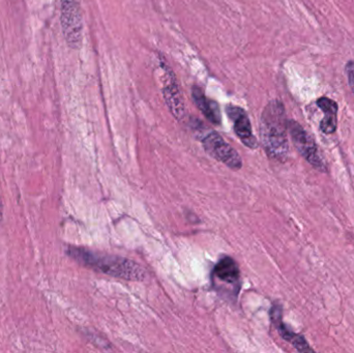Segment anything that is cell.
Segmentation results:
<instances>
[{
  "label": "cell",
  "mask_w": 354,
  "mask_h": 353,
  "mask_svg": "<svg viewBox=\"0 0 354 353\" xmlns=\"http://www.w3.org/2000/svg\"><path fill=\"white\" fill-rule=\"evenodd\" d=\"M214 286L225 294L236 296L241 288V271L231 257L224 256L218 260L212 271Z\"/></svg>",
  "instance_id": "6"
},
{
  "label": "cell",
  "mask_w": 354,
  "mask_h": 353,
  "mask_svg": "<svg viewBox=\"0 0 354 353\" xmlns=\"http://www.w3.org/2000/svg\"><path fill=\"white\" fill-rule=\"evenodd\" d=\"M62 1V32L68 47L79 49L82 44L83 21L80 0H60Z\"/></svg>",
  "instance_id": "4"
},
{
  "label": "cell",
  "mask_w": 354,
  "mask_h": 353,
  "mask_svg": "<svg viewBox=\"0 0 354 353\" xmlns=\"http://www.w3.org/2000/svg\"><path fill=\"white\" fill-rule=\"evenodd\" d=\"M270 319L276 327L277 331L285 341L289 342L297 352H314L313 348L310 347L309 343L306 341L303 336L295 334V332L288 330V327L283 323L282 307L279 304H274L270 310Z\"/></svg>",
  "instance_id": "9"
},
{
  "label": "cell",
  "mask_w": 354,
  "mask_h": 353,
  "mask_svg": "<svg viewBox=\"0 0 354 353\" xmlns=\"http://www.w3.org/2000/svg\"><path fill=\"white\" fill-rule=\"evenodd\" d=\"M192 97L198 109L212 124L216 126L221 124L222 118H221L220 107L216 102L207 99L199 86L192 87Z\"/></svg>",
  "instance_id": "10"
},
{
  "label": "cell",
  "mask_w": 354,
  "mask_h": 353,
  "mask_svg": "<svg viewBox=\"0 0 354 353\" xmlns=\"http://www.w3.org/2000/svg\"><path fill=\"white\" fill-rule=\"evenodd\" d=\"M260 139L270 159L280 163L288 160V120L284 105L278 99L270 101L262 111Z\"/></svg>",
  "instance_id": "1"
},
{
  "label": "cell",
  "mask_w": 354,
  "mask_h": 353,
  "mask_svg": "<svg viewBox=\"0 0 354 353\" xmlns=\"http://www.w3.org/2000/svg\"><path fill=\"white\" fill-rule=\"evenodd\" d=\"M66 255L88 269L101 271L111 277L129 281H143L147 276L141 265L124 257L104 254L73 246L66 249Z\"/></svg>",
  "instance_id": "2"
},
{
  "label": "cell",
  "mask_w": 354,
  "mask_h": 353,
  "mask_svg": "<svg viewBox=\"0 0 354 353\" xmlns=\"http://www.w3.org/2000/svg\"><path fill=\"white\" fill-rule=\"evenodd\" d=\"M202 145H203L204 151L210 157L214 158L221 163L225 164L230 169L239 170L243 167L241 155L218 133H208L202 139Z\"/></svg>",
  "instance_id": "5"
},
{
  "label": "cell",
  "mask_w": 354,
  "mask_h": 353,
  "mask_svg": "<svg viewBox=\"0 0 354 353\" xmlns=\"http://www.w3.org/2000/svg\"><path fill=\"white\" fill-rule=\"evenodd\" d=\"M2 201H1V197H0V223H1L2 221V215H3V213H2Z\"/></svg>",
  "instance_id": "13"
},
{
  "label": "cell",
  "mask_w": 354,
  "mask_h": 353,
  "mask_svg": "<svg viewBox=\"0 0 354 353\" xmlns=\"http://www.w3.org/2000/svg\"><path fill=\"white\" fill-rule=\"evenodd\" d=\"M288 132L292 139L293 144L301 157L318 171L326 173L328 164L318 149L313 137L295 120H288Z\"/></svg>",
  "instance_id": "3"
},
{
  "label": "cell",
  "mask_w": 354,
  "mask_h": 353,
  "mask_svg": "<svg viewBox=\"0 0 354 353\" xmlns=\"http://www.w3.org/2000/svg\"><path fill=\"white\" fill-rule=\"evenodd\" d=\"M317 106L324 113V118L320 122V128L326 135L336 132L338 126V104L328 97L317 99Z\"/></svg>",
  "instance_id": "11"
},
{
  "label": "cell",
  "mask_w": 354,
  "mask_h": 353,
  "mask_svg": "<svg viewBox=\"0 0 354 353\" xmlns=\"http://www.w3.org/2000/svg\"><path fill=\"white\" fill-rule=\"evenodd\" d=\"M161 66L164 70L163 88H162L164 99L172 115L181 122L185 120L187 111H185V102H183L180 88L177 84L176 75L172 72L170 66L164 64L163 61L161 62Z\"/></svg>",
  "instance_id": "7"
},
{
  "label": "cell",
  "mask_w": 354,
  "mask_h": 353,
  "mask_svg": "<svg viewBox=\"0 0 354 353\" xmlns=\"http://www.w3.org/2000/svg\"><path fill=\"white\" fill-rule=\"evenodd\" d=\"M345 70H346L349 86H351V90H353L354 93V61H353V60L347 62L346 68H345Z\"/></svg>",
  "instance_id": "12"
},
{
  "label": "cell",
  "mask_w": 354,
  "mask_h": 353,
  "mask_svg": "<svg viewBox=\"0 0 354 353\" xmlns=\"http://www.w3.org/2000/svg\"><path fill=\"white\" fill-rule=\"evenodd\" d=\"M227 113L232 120L235 134L239 137V140L249 149H257L258 141L254 136L249 116L245 113V110L236 106H228Z\"/></svg>",
  "instance_id": "8"
}]
</instances>
